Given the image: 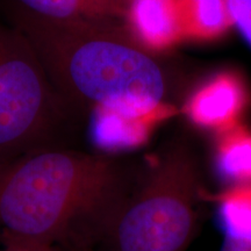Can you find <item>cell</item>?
<instances>
[{"mask_svg": "<svg viewBox=\"0 0 251 251\" xmlns=\"http://www.w3.org/2000/svg\"><path fill=\"white\" fill-rule=\"evenodd\" d=\"M4 251H5V250H4Z\"/></svg>", "mask_w": 251, "mask_h": 251, "instance_id": "17", "label": "cell"}, {"mask_svg": "<svg viewBox=\"0 0 251 251\" xmlns=\"http://www.w3.org/2000/svg\"><path fill=\"white\" fill-rule=\"evenodd\" d=\"M177 113L176 106L149 113L97 109L91 113V137L107 151L139 148L159 125Z\"/></svg>", "mask_w": 251, "mask_h": 251, "instance_id": "7", "label": "cell"}, {"mask_svg": "<svg viewBox=\"0 0 251 251\" xmlns=\"http://www.w3.org/2000/svg\"><path fill=\"white\" fill-rule=\"evenodd\" d=\"M214 162L225 180L251 184V129L237 124L215 134Z\"/></svg>", "mask_w": 251, "mask_h": 251, "instance_id": "8", "label": "cell"}, {"mask_svg": "<svg viewBox=\"0 0 251 251\" xmlns=\"http://www.w3.org/2000/svg\"><path fill=\"white\" fill-rule=\"evenodd\" d=\"M219 218L226 236L251 240V184H235L218 197Z\"/></svg>", "mask_w": 251, "mask_h": 251, "instance_id": "11", "label": "cell"}, {"mask_svg": "<svg viewBox=\"0 0 251 251\" xmlns=\"http://www.w3.org/2000/svg\"><path fill=\"white\" fill-rule=\"evenodd\" d=\"M140 174L65 146L18 157L0 165L1 233L58 250L98 248Z\"/></svg>", "mask_w": 251, "mask_h": 251, "instance_id": "1", "label": "cell"}, {"mask_svg": "<svg viewBox=\"0 0 251 251\" xmlns=\"http://www.w3.org/2000/svg\"><path fill=\"white\" fill-rule=\"evenodd\" d=\"M1 242L4 244L5 251H59L55 247L47 244L31 242L11 235L1 233Z\"/></svg>", "mask_w": 251, "mask_h": 251, "instance_id": "13", "label": "cell"}, {"mask_svg": "<svg viewBox=\"0 0 251 251\" xmlns=\"http://www.w3.org/2000/svg\"><path fill=\"white\" fill-rule=\"evenodd\" d=\"M201 175L196 156L171 143L139 181L98 247L102 251H185L196 231Z\"/></svg>", "mask_w": 251, "mask_h": 251, "instance_id": "3", "label": "cell"}, {"mask_svg": "<svg viewBox=\"0 0 251 251\" xmlns=\"http://www.w3.org/2000/svg\"><path fill=\"white\" fill-rule=\"evenodd\" d=\"M221 251H251V240H236L226 236Z\"/></svg>", "mask_w": 251, "mask_h": 251, "instance_id": "14", "label": "cell"}, {"mask_svg": "<svg viewBox=\"0 0 251 251\" xmlns=\"http://www.w3.org/2000/svg\"><path fill=\"white\" fill-rule=\"evenodd\" d=\"M186 41L212 42L233 29L228 0H180Z\"/></svg>", "mask_w": 251, "mask_h": 251, "instance_id": "10", "label": "cell"}, {"mask_svg": "<svg viewBox=\"0 0 251 251\" xmlns=\"http://www.w3.org/2000/svg\"><path fill=\"white\" fill-rule=\"evenodd\" d=\"M122 24L157 55L186 41L180 0H126Z\"/></svg>", "mask_w": 251, "mask_h": 251, "instance_id": "6", "label": "cell"}, {"mask_svg": "<svg viewBox=\"0 0 251 251\" xmlns=\"http://www.w3.org/2000/svg\"><path fill=\"white\" fill-rule=\"evenodd\" d=\"M102 1L108 2V4H111L113 6H115V7L120 8L122 11V15H124V8H125V1H126V0H102Z\"/></svg>", "mask_w": 251, "mask_h": 251, "instance_id": "15", "label": "cell"}, {"mask_svg": "<svg viewBox=\"0 0 251 251\" xmlns=\"http://www.w3.org/2000/svg\"><path fill=\"white\" fill-rule=\"evenodd\" d=\"M233 26L251 46V0H228Z\"/></svg>", "mask_w": 251, "mask_h": 251, "instance_id": "12", "label": "cell"}, {"mask_svg": "<svg viewBox=\"0 0 251 251\" xmlns=\"http://www.w3.org/2000/svg\"><path fill=\"white\" fill-rule=\"evenodd\" d=\"M250 96L241 75L222 71L193 91L183 105L186 118L202 129L218 134L241 124Z\"/></svg>", "mask_w": 251, "mask_h": 251, "instance_id": "5", "label": "cell"}, {"mask_svg": "<svg viewBox=\"0 0 251 251\" xmlns=\"http://www.w3.org/2000/svg\"><path fill=\"white\" fill-rule=\"evenodd\" d=\"M15 25L72 113H148L176 106L171 75L122 20L52 23L20 9Z\"/></svg>", "mask_w": 251, "mask_h": 251, "instance_id": "2", "label": "cell"}, {"mask_svg": "<svg viewBox=\"0 0 251 251\" xmlns=\"http://www.w3.org/2000/svg\"><path fill=\"white\" fill-rule=\"evenodd\" d=\"M59 251H102L99 248H80V249H72V250H59Z\"/></svg>", "mask_w": 251, "mask_h": 251, "instance_id": "16", "label": "cell"}, {"mask_svg": "<svg viewBox=\"0 0 251 251\" xmlns=\"http://www.w3.org/2000/svg\"><path fill=\"white\" fill-rule=\"evenodd\" d=\"M21 9L52 23L122 20V11L102 0H18Z\"/></svg>", "mask_w": 251, "mask_h": 251, "instance_id": "9", "label": "cell"}, {"mask_svg": "<svg viewBox=\"0 0 251 251\" xmlns=\"http://www.w3.org/2000/svg\"><path fill=\"white\" fill-rule=\"evenodd\" d=\"M72 114L23 33L0 26V165L64 146L58 136Z\"/></svg>", "mask_w": 251, "mask_h": 251, "instance_id": "4", "label": "cell"}]
</instances>
